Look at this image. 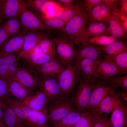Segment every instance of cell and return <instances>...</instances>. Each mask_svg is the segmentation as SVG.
I'll list each match as a JSON object with an SVG mask.
<instances>
[{
  "instance_id": "obj_1",
  "label": "cell",
  "mask_w": 127,
  "mask_h": 127,
  "mask_svg": "<svg viewBox=\"0 0 127 127\" xmlns=\"http://www.w3.org/2000/svg\"><path fill=\"white\" fill-rule=\"evenodd\" d=\"M51 38L55 43L56 54L59 60L66 67L74 62L77 53V49L69 36L57 29L51 30Z\"/></svg>"
},
{
  "instance_id": "obj_2",
  "label": "cell",
  "mask_w": 127,
  "mask_h": 127,
  "mask_svg": "<svg viewBox=\"0 0 127 127\" xmlns=\"http://www.w3.org/2000/svg\"><path fill=\"white\" fill-rule=\"evenodd\" d=\"M95 79L81 77L79 83L72 92L71 98L76 110L81 112L86 111L91 91Z\"/></svg>"
},
{
  "instance_id": "obj_3",
  "label": "cell",
  "mask_w": 127,
  "mask_h": 127,
  "mask_svg": "<svg viewBox=\"0 0 127 127\" xmlns=\"http://www.w3.org/2000/svg\"><path fill=\"white\" fill-rule=\"evenodd\" d=\"M75 110L70 96L55 99L48 103L47 121L52 124Z\"/></svg>"
},
{
  "instance_id": "obj_4",
  "label": "cell",
  "mask_w": 127,
  "mask_h": 127,
  "mask_svg": "<svg viewBox=\"0 0 127 127\" xmlns=\"http://www.w3.org/2000/svg\"><path fill=\"white\" fill-rule=\"evenodd\" d=\"M81 77L80 73L74 64H69L67 66L58 79L59 84L64 97L70 96Z\"/></svg>"
},
{
  "instance_id": "obj_5",
  "label": "cell",
  "mask_w": 127,
  "mask_h": 127,
  "mask_svg": "<svg viewBox=\"0 0 127 127\" xmlns=\"http://www.w3.org/2000/svg\"><path fill=\"white\" fill-rule=\"evenodd\" d=\"M29 70L32 74L37 81L38 90L46 95L48 103L64 97L58 79L43 76Z\"/></svg>"
},
{
  "instance_id": "obj_6",
  "label": "cell",
  "mask_w": 127,
  "mask_h": 127,
  "mask_svg": "<svg viewBox=\"0 0 127 127\" xmlns=\"http://www.w3.org/2000/svg\"><path fill=\"white\" fill-rule=\"evenodd\" d=\"M21 21L22 32L24 35L33 31H50V29L45 26L37 16L28 8L24 0H21L19 16Z\"/></svg>"
},
{
  "instance_id": "obj_7",
  "label": "cell",
  "mask_w": 127,
  "mask_h": 127,
  "mask_svg": "<svg viewBox=\"0 0 127 127\" xmlns=\"http://www.w3.org/2000/svg\"><path fill=\"white\" fill-rule=\"evenodd\" d=\"M95 75V79H99L122 76L117 66L105 54L96 60Z\"/></svg>"
},
{
  "instance_id": "obj_8",
  "label": "cell",
  "mask_w": 127,
  "mask_h": 127,
  "mask_svg": "<svg viewBox=\"0 0 127 127\" xmlns=\"http://www.w3.org/2000/svg\"><path fill=\"white\" fill-rule=\"evenodd\" d=\"M117 90V88L95 80L93 85L86 111L92 112L104 98L114 93Z\"/></svg>"
},
{
  "instance_id": "obj_9",
  "label": "cell",
  "mask_w": 127,
  "mask_h": 127,
  "mask_svg": "<svg viewBox=\"0 0 127 127\" xmlns=\"http://www.w3.org/2000/svg\"><path fill=\"white\" fill-rule=\"evenodd\" d=\"M66 67L59 60H55L35 68L29 67L27 68L40 75L58 79L60 74Z\"/></svg>"
},
{
  "instance_id": "obj_10",
  "label": "cell",
  "mask_w": 127,
  "mask_h": 127,
  "mask_svg": "<svg viewBox=\"0 0 127 127\" xmlns=\"http://www.w3.org/2000/svg\"><path fill=\"white\" fill-rule=\"evenodd\" d=\"M83 27L74 36L87 38L99 35H109L108 24L106 22H90Z\"/></svg>"
},
{
  "instance_id": "obj_11",
  "label": "cell",
  "mask_w": 127,
  "mask_h": 127,
  "mask_svg": "<svg viewBox=\"0 0 127 127\" xmlns=\"http://www.w3.org/2000/svg\"><path fill=\"white\" fill-rule=\"evenodd\" d=\"M87 14L82 6L80 10L67 23L60 31L69 36L74 37L86 25L87 23Z\"/></svg>"
},
{
  "instance_id": "obj_12",
  "label": "cell",
  "mask_w": 127,
  "mask_h": 127,
  "mask_svg": "<svg viewBox=\"0 0 127 127\" xmlns=\"http://www.w3.org/2000/svg\"><path fill=\"white\" fill-rule=\"evenodd\" d=\"M8 78L18 81L31 91L39 90L36 79L31 72L26 68L18 67Z\"/></svg>"
},
{
  "instance_id": "obj_13",
  "label": "cell",
  "mask_w": 127,
  "mask_h": 127,
  "mask_svg": "<svg viewBox=\"0 0 127 127\" xmlns=\"http://www.w3.org/2000/svg\"><path fill=\"white\" fill-rule=\"evenodd\" d=\"M23 102L32 110L48 111V99L46 95L39 90L28 95Z\"/></svg>"
},
{
  "instance_id": "obj_14",
  "label": "cell",
  "mask_w": 127,
  "mask_h": 127,
  "mask_svg": "<svg viewBox=\"0 0 127 127\" xmlns=\"http://www.w3.org/2000/svg\"><path fill=\"white\" fill-rule=\"evenodd\" d=\"M78 46H85L90 45L105 46L111 44L120 39L111 36L103 35L87 38H77L69 36Z\"/></svg>"
},
{
  "instance_id": "obj_15",
  "label": "cell",
  "mask_w": 127,
  "mask_h": 127,
  "mask_svg": "<svg viewBox=\"0 0 127 127\" xmlns=\"http://www.w3.org/2000/svg\"><path fill=\"white\" fill-rule=\"evenodd\" d=\"M109 119V127H127V103L121 99Z\"/></svg>"
},
{
  "instance_id": "obj_16",
  "label": "cell",
  "mask_w": 127,
  "mask_h": 127,
  "mask_svg": "<svg viewBox=\"0 0 127 127\" xmlns=\"http://www.w3.org/2000/svg\"><path fill=\"white\" fill-rule=\"evenodd\" d=\"M51 31H33L27 32L24 35L23 47L20 52H26L31 49L41 40L51 38Z\"/></svg>"
},
{
  "instance_id": "obj_17",
  "label": "cell",
  "mask_w": 127,
  "mask_h": 127,
  "mask_svg": "<svg viewBox=\"0 0 127 127\" xmlns=\"http://www.w3.org/2000/svg\"><path fill=\"white\" fill-rule=\"evenodd\" d=\"M118 92L107 96L99 103L92 112L94 115H101L103 113L107 114L113 110L121 102Z\"/></svg>"
},
{
  "instance_id": "obj_18",
  "label": "cell",
  "mask_w": 127,
  "mask_h": 127,
  "mask_svg": "<svg viewBox=\"0 0 127 127\" xmlns=\"http://www.w3.org/2000/svg\"><path fill=\"white\" fill-rule=\"evenodd\" d=\"M21 0H0V15L3 20L19 17Z\"/></svg>"
},
{
  "instance_id": "obj_19",
  "label": "cell",
  "mask_w": 127,
  "mask_h": 127,
  "mask_svg": "<svg viewBox=\"0 0 127 127\" xmlns=\"http://www.w3.org/2000/svg\"><path fill=\"white\" fill-rule=\"evenodd\" d=\"M76 57L74 64L77 65L84 58H89L96 60L105 54L97 45H90L85 46H78Z\"/></svg>"
},
{
  "instance_id": "obj_20",
  "label": "cell",
  "mask_w": 127,
  "mask_h": 127,
  "mask_svg": "<svg viewBox=\"0 0 127 127\" xmlns=\"http://www.w3.org/2000/svg\"><path fill=\"white\" fill-rule=\"evenodd\" d=\"M24 34L21 32L8 37L0 47V52L16 53L22 48Z\"/></svg>"
},
{
  "instance_id": "obj_21",
  "label": "cell",
  "mask_w": 127,
  "mask_h": 127,
  "mask_svg": "<svg viewBox=\"0 0 127 127\" xmlns=\"http://www.w3.org/2000/svg\"><path fill=\"white\" fill-rule=\"evenodd\" d=\"M112 14V12L101 3L87 13V23L90 22H107Z\"/></svg>"
},
{
  "instance_id": "obj_22",
  "label": "cell",
  "mask_w": 127,
  "mask_h": 127,
  "mask_svg": "<svg viewBox=\"0 0 127 127\" xmlns=\"http://www.w3.org/2000/svg\"><path fill=\"white\" fill-rule=\"evenodd\" d=\"M6 81L9 95H12L18 99L23 101L28 95L33 92L14 79L8 78Z\"/></svg>"
},
{
  "instance_id": "obj_23",
  "label": "cell",
  "mask_w": 127,
  "mask_h": 127,
  "mask_svg": "<svg viewBox=\"0 0 127 127\" xmlns=\"http://www.w3.org/2000/svg\"><path fill=\"white\" fill-rule=\"evenodd\" d=\"M5 101L12 109L23 124V123L30 116L32 109L25 105L22 101L17 99L8 98Z\"/></svg>"
},
{
  "instance_id": "obj_24",
  "label": "cell",
  "mask_w": 127,
  "mask_h": 127,
  "mask_svg": "<svg viewBox=\"0 0 127 127\" xmlns=\"http://www.w3.org/2000/svg\"><path fill=\"white\" fill-rule=\"evenodd\" d=\"M112 15L108 20L109 35L124 41L127 39L126 31L115 15Z\"/></svg>"
},
{
  "instance_id": "obj_25",
  "label": "cell",
  "mask_w": 127,
  "mask_h": 127,
  "mask_svg": "<svg viewBox=\"0 0 127 127\" xmlns=\"http://www.w3.org/2000/svg\"><path fill=\"white\" fill-rule=\"evenodd\" d=\"M96 60L84 58L76 65L81 77L86 79H95V70Z\"/></svg>"
},
{
  "instance_id": "obj_26",
  "label": "cell",
  "mask_w": 127,
  "mask_h": 127,
  "mask_svg": "<svg viewBox=\"0 0 127 127\" xmlns=\"http://www.w3.org/2000/svg\"><path fill=\"white\" fill-rule=\"evenodd\" d=\"M24 1L28 8L31 10L37 17L43 16L48 17V7L52 1L27 0Z\"/></svg>"
},
{
  "instance_id": "obj_27",
  "label": "cell",
  "mask_w": 127,
  "mask_h": 127,
  "mask_svg": "<svg viewBox=\"0 0 127 127\" xmlns=\"http://www.w3.org/2000/svg\"><path fill=\"white\" fill-rule=\"evenodd\" d=\"M48 111L32 110L30 116L23 123L24 126L40 127L48 121Z\"/></svg>"
},
{
  "instance_id": "obj_28",
  "label": "cell",
  "mask_w": 127,
  "mask_h": 127,
  "mask_svg": "<svg viewBox=\"0 0 127 127\" xmlns=\"http://www.w3.org/2000/svg\"><path fill=\"white\" fill-rule=\"evenodd\" d=\"M3 109L4 127H23L24 126L20 120L8 104Z\"/></svg>"
},
{
  "instance_id": "obj_29",
  "label": "cell",
  "mask_w": 127,
  "mask_h": 127,
  "mask_svg": "<svg viewBox=\"0 0 127 127\" xmlns=\"http://www.w3.org/2000/svg\"><path fill=\"white\" fill-rule=\"evenodd\" d=\"M98 46L104 54L108 55H115L127 52V43L121 40L109 45Z\"/></svg>"
},
{
  "instance_id": "obj_30",
  "label": "cell",
  "mask_w": 127,
  "mask_h": 127,
  "mask_svg": "<svg viewBox=\"0 0 127 127\" xmlns=\"http://www.w3.org/2000/svg\"><path fill=\"white\" fill-rule=\"evenodd\" d=\"M82 7V1H80L72 6L62 8L54 16L64 21L66 24L80 10Z\"/></svg>"
},
{
  "instance_id": "obj_31",
  "label": "cell",
  "mask_w": 127,
  "mask_h": 127,
  "mask_svg": "<svg viewBox=\"0 0 127 127\" xmlns=\"http://www.w3.org/2000/svg\"><path fill=\"white\" fill-rule=\"evenodd\" d=\"M75 110L52 124V127H72L77 122L82 113Z\"/></svg>"
},
{
  "instance_id": "obj_32",
  "label": "cell",
  "mask_w": 127,
  "mask_h": 127,
  "mask_svg": "<svg viewBox=\"0 0 127 127\" xmlns=\"http://www.w3.org/2000/svg\"><path fill=\"white\" fill-rule=\"evenodd\" d=\"M2 26L8 37L20 33L22 27L19 17H16L5 20L3 21Z\"/></svg>"
},
{
  "instance_id": "obj_33",
  "label": "cell",
  "mask_w": 127,
  "mask_h": 127,
  "mask_svg": "<svg viewBox=\"0 0 127 127\" xmlns=\"http://www.w3.org/2000/svg\"><path fill=\"white\" fill-rule=\"evenodd\" d=\"M98 82L117 88L121 87L122 90L127 91V74L122 76H114L104 79H99Z\"/></svg>"
},
{
  "instance_id": "obj_34",
  "label": "cell",
  "mask_w": 127,
  "mask_h": 127,
  "mask_svg": "<svg viewBox=\"0 0 127 127\" xmlns=\"http://www.w3.org/2000/svg\"><path fill=\"white\" fill-rule=\"evenodd\" d=\"M30 67L35 68L50 61L59 60L48 54L41 53L32 57L24 58Z\"/></svg>"
},
{
  "instance_id": "obj_35",
  "label": "cell",
  "mask_w": 127,
  "mask_h": 127,
  "mask_svg": "<svg viewBox=\"0 0 127 127\" xmlns=\"http://www.w3.org/2000/svg\"><path fill=\"white\" fill-rule=\"evenodd\" d=\"M107 55L117 66L121 75L127 74V52L115 55Z\"/></svg>"
},
{
  "instance_id": "obj_36",
  "label": "cell",
  "mask_w": 127,
  "mask_h": 127,
  "mask_svg": "<svg viewBox=\"0 0 127 127\" xmlns=\"http://www.w3.org/2000/svg\"><path fill=\"white\" fill-rule=\"evenodd\" d=\"M36 45L42 53L45 54L58 59L55 43L50 38L43 40Z\"/></svg>"
},
{
  "instance_id": "obj_37",
  "label": "cell",
  "mask_w": 127,
  "mask_h": 127,
  "mask_svg": "<svg viewBox=\"0 0 127 127\" xmlns=\"http://www.w3.org/2000/svg\"><path fill=\"white\" fill-rule=\"evenodd\" d=\"M38 18L45 26L51 29L61 31L66 24L64 21L55 16L48 17L44 16Z\"/></svg>"
},
{
  "instance_id": "obj_38",
  "label": "cell",
  "mask_w": 127,
  "mask_h": 127,
  "mask_svg": "<svg viewBox=\"0 0 127 127\" xmlns=\"http://www.w3.org/2000/svg\"><path fill=\"white\" fill-rule=\"evenodd\" d=\"M94 118L92 112L86 111L82 113L78 121L72 127H93Z\"/></svg>"
},
{
  "instance_id": "obj_39",
  "label": "cell",
  "mask_w": 127,
  "mask_h": 127,
  "mask_svg": "<svg viewBox=\"0 0 127 127\" xmlns=\"http://www.w3.org/2000/svg\"><path fill=\"white\" fill-rule=\"evenodd\" d=\"M18 67L17 62L0 66V78L6 80Z\"/></svg>"
},
{
  "instance_id": "obj_40",
  "label": "cell",
  "mask_w": 127,
  "mask_h": 127,
  "mask_svg": "<svg viewBox=\"0 0 127 127\" xmlns=\"http://www.w3.org/2000/svg\"><path fill=\"white\" fill-rule=\"evenodd\" d=\"M19 59L16 53L0 52V66L17 62Z\"/></svg>"
},
{
  "instance_id": "obj_41",
  "label": "cell",
  "mask_w": 127,
  "mask_h": 127,
  "mask_svg": "<svg viewBox=\"0 0 127 127\" xmlns=\"http://www.w3.org/2000/svg\"><path fill=\"white\" fill-rule=\"evenodd\" d=\"M94 116L93 127H109V118L107 114H102Z\"/></svg>"
},
{
  "instance_id": "obj_42",
  "label": "cell",
  "mask_w": 127,
  "mask_h": 127,
  "mask_svg": "<svg viewBox=\"0 0 127 127\" xmlns=\"http://www.w3.org/2000/svg\"><path fill=\"white\" fill-rule=\"evenodd\" d=\"M102 0H84L82 1V4L87 13L95 7L101 3Z\"/></svg>"
},
{
  "instance_id": "obj_43",
  "label": "cell",
  "mask_w": 127,
  "mask_h": 127,
  "mask_svg": "<svg viewBox=\"0 0 127 127\" xmlns=\"http://www.w3.org/2000/svg\"><path fill=\"white\" fill-rule=\"evenodd\" d=\"M9 96L7 81L0 78V100L5 101Z\"/></svg>"
},
{
  "instance_id": "obj_44",
  "label": "cell",
  "mask_w": 127,
  "mask_h": 127,
  "mask_svg": "<svg viewBox=\"0 0 127 127\" xmlns=\"http://www.w3.org/2000/svg\"><path fill=\"white\" fill-rule=\"evenodd\" d=\"M112 13L117 17L125 30L127 31V15L119 11L118 7L113 10Z\"/></svg>"
},
{
  "instance_id": "obj_45",
  "label": "cell",
  "mask_w": 127,
  "mask_h": 127,
  "mask_svg": "<svg viewBox=\"0 0 127 127\" xmlns=\"http://www.w3.org/2000/svg\"><path fill=\"white\" fill-rule=\"evenodd\" d=\"M119 0H102L101 3L112 12L113 8L118 4Z\"/></svg>"
},
{
  "instance_id": "obj_46",
  "label": "cell",
  "mask_w": 127,
  "mask_h": 127,
  "mask_svg": "<svg viewBox=\"0 0 127 127\" xmlns=\"http://www.w3.org/2000/svg\"><path fill=\"white\" fill-rule=\"evenodd\" d=\"M118 9L119 11L126 15L127 14V0H119Z\"/></svg>"
},
{
  "instance_id": "obj_47",
  "label": "cell",
  "mask_w": 127,
  "mask_h": 127,
  "mask_svg": "<svg viewBox=\"0 0 127 127\" xmlns=\"http://www.w3.org/2000/svg\"><path fill=\"white\" fill-rule=\"evenodd\" d=\"M2 23L0 25V47L8 37L2 26Z\"/></svg>"
},
{
  "instance_id": "obj_48",
  "label": "cell",
  "mask_w": 127,
  "mask_h": 127,
  "mask_svg": "<svg viewBox=\"0 0 127 127\" xmlns=\"http://www.w3.org/2000/svg\"><path fill=\"white\" fill-rule=\"evenodd\" d=\"M56 1L64 6V8L72 6L77 3H75L76 1L72 0H57Z\"/></svg>"
},
{
  "instance_id": "obj_49",
  "label": "cell",
  "mask_w": 127,
  "mask_h": 127,
  "mask_svg": "<svg viewBox=\"0 0 127 127\" xmlns=\"http://www.w3.org/2000/svg\"><path fill=\"white\" fill-rule=\"evenodd\" d=\"M121 99L126 103L127 102V91L122 90L118 92Z\"/></svg>"
},
{
  "instance_id": "obj_50",
  "label": "cell",
  "mask_w": 127,
  "mask_h": 127,
  "mask_svg": "<svg viewBox=\"0 0 127 127\" xmlns=\"http://www.w3.org/2000/svg\"><path fill=\"white\" fill-rule=\"evenodd\" d=\"M3 115L4 111L3 109L0 107V124L4 127L3 122Z\"/></svg>"
},
{
  "instance_id": "obj_51",
  "label": "cell",
  "mask_w": 127,
  "mask_h": 127,
  "mask_svg": "<svg viewBox=\"0 0 127 127\" xmlns=\"http://www.w3.org/2000/svg\"><path fill=\"white\" fill-rule=\"evenodd\" d=\"M8 104L5 101L0 100V107L3 108H5Z\"/></svg>"
},
{
  "instance_id": "obj_52",
  "label": "cell",
  "mask_w": 127,
  "mask_h": 127,
  "mask_svg": "<svg viewBox=\"0 0 127 127\" xmlns=\"http://www.w3.org/2000/svg\"><path fill=\"white\" fill-rule=\"evenodd\" d=\"M3 20L1 18H0V25L3 23Z\"/></svg>"
},
{
  "instance_id": "obj_53",
  "label": "cell",
  "mask_w": 127,
  "mask_h": 127,
  "mask_svg": "<svg viewBox=\"0 0 127 127\" xmlns=\"http://www.w3.org/2000/svg\"><path fill=\"white\" fill-rule=\"evenodd\" d=\"M23 127H36L29 126H24Z\"/></svg>"
},
{
  "instance_id": "obj_54",
  "label": "cell",
  "mask_w": 127,
  "mask_h": 127,
  "mask_svg": "<svg viewBox=\"0 0 127 127\" xmlns=\"http://www.w3.org/2000/svg\"><path fill=\"white\" fill-rule=\"evenodd\" d=\"M40 127H48V126H47L45 124Z\"/></svg>"
},
{
  "instance_id": "obj_55",
  "label": "cell",
  "mask_w": 127,
  "mask_h": 127,
  "mask_svg": "<svg viewBox=\"0 0 127 127\" xmlns=\"http://www.w3.org/2000/svg\"><path fill=\"white\" fill-rule=\"evenodd\" d=\"M0 127H4L2 125L0 124Z\"/></svg>"
},
{
  "instance_id": "obj_56",
  "label": "cell",
  "mask_w": 127,
  "mask_h": 127,
  "mask_svg": "<svg viewBox=\"0 0 127 127\" xmlns=\"http://www.w3.org/2000/svg\"><path fill=\"white\" fill-rule=\"evenodd\" d=\"M0 18H1L0 15Z\"/></svg>"
}]
</instances>
